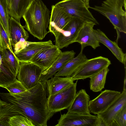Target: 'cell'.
Returning <instances> with one entry per match:
<instances>
[{"label":"cell","instance_id":"obj_1","mask_svg":"<svg viewBox=\"0 0 126 126\" xmlns=\"http://www.w3.org/2000/svg\"><path fill=\"white\" fill-rule=\"evenodd\" d=\"M46 81L16 94L0 92L3 101L14 105L29 119L35 126H46L48 120L54 113L49 110L47 105V93Z\"/></svg>","mask_w":126,"mask_h":126},{"label":"cell","instance_id":"obj_2","mask_svg":"<svg viewBox=\"0 0 126 126\" xmlns=\"http://www.w3.org/2000/svg\"><path fill=\"white\" fill-rule=\"evenodd\" d=\"M50 12L41 0H32L22 17L25 24L23 26L34 37L42 40L49 32Z\"/></svg>","mask_w":126,"mask_h":126},{"label":"cell","instance_id":"obj_3","mask_svg":"<svg viewBox=\"0 0 126 126\" xmlns=\"http://www.w3.org/2000/svg\"><path fill=\"white\" fill-rule=\"evenodd\" d=\"M91 8L106 17L116 31L117 40L120 32L126 33V0H105L100 6Z\"/></svg>","mask_w":126,"mask_h":126},{"label":"cell","instance_id":"obj_4","mask_svg":"<svg viewBox=\"0 0 126 126\" xmlns=\"http://www.w3.org/2000/svg\"><path fill=\"white\" fill-rule=\"evenodd\" d=\"M89 0H63L55 5L61 8L71 17L85 22L99 23L89 11Z\"/></svg>","mask_w":126,"mask_h":126},{"label":"cell","instance_id":"obj_5","mask_svg":"<svg viewBox=\"0 0 126 126\" xmlns=\"http://www.w3.org/2000/svg\"><path fill=\"white\" fill-rule=\"evenodd\" d=\"M77 82V80L63 90L48 96L47 105L51 112L54 113L69 107L76 93Z\"/></svg>","mask_w":126,"mask_h":126},{"label":"cell","instance_id":"obj_6","mask_svg":"<svg viewBox=\"0 0 126 126\" xmlns=\"http://www.w3.org/2000/svg\"><path fill=\"white\" fill-rule=\"evenodd\" d=\"M49 40L44 42L27 41L18 44L13 48L14 54L20 62H29L32 58L39 52L54 46Z\"/></svg>","mask_w":126,"mask_h":126},{"label":"cell","instance_id":"obj_7","mask_svg":"<svg viewBox=\"0 0 126 126\" xmlns=\"http://www.w3.org/2000/svg\"><path fill=\"white\" fill-rule=\"evenodd\" d=\"M111 64L109 59L102 56L88 59L80 66L71 77L74 81L90 78Z\"/></svg>","mask_w":126,"mask_h":126},{"label":"cell","instance_id":"obj_8","mask_svg":"<svg viewBox=\"0 0 126 126\" xmlns=\"http://www.w3.org/2000/svg\"><path fill=\"white\" fill-rule=\"evenodd\" d=\"M84 22L77 18L71 17L66 25L55 34V45L60 49L74 42Z\"/></svg>","mask_w":126,"mask_h":126},{"label":"cell","instance_id":"obj_9","mask_svg":"<svg viewBox=\"0 0 126 126\" xmlns=\"http://www.w3.org/2000/svg\"><path fill=\"white\" fill-rule=\"evenodd\" d=\"M44 71L32 63L19 62L17 79L27 89H30L41 81V74Z\"/></svg>","mask_w":126,"mask_h":126},{"label":"cell","instance_id":"obj_10","mask_svg":"<svg viewBox=\"0 0 126 126\" xmlns=\"http://www.w3.org/2000/svg\"><path fill=\"white\" fill-rule=\"evenodd\" d=\"M56 126H103L99 118L90 114H82L67 112L61 114Z\"/></svg>","mask_w":126,"mask_h":126},{"label":"cell","instance_id":"obj_11","mask_svg":"<svg viewBox=\"0 0 126 126\" xmlns=\"http://www.w3.org/2000/svg\"><path fill=\"white\" fill-rule=\"evenodd\" d=\"M120 92L105 90L96 98L89 101V108L90 112L97 115L106 110L117 98Z\"/></svg>","mask_w":126,"mask_h":126},{"label":"cell","instance_id":"obj_12","mask_svg":"<svg viewBox=\"0 0 126 126\" xmlns=\"http://www.w3.org/2000/svg\"><path fill=\"white\" fill-rule=\"evenodd\" d=\"M124 80L122 92L106 110L97 115L103 126H111L116 116L126 106V80Z\"/></svg>","mask_w":126,"mask_h":126},{"label":"cell","instance_id":"obj_13","mask_svg":"<svg viewBox=\"0 0 126 126\" xmlns=\"http://www.w3.org/2000/svg\"><path fill=\"white\" fill-rule=\"evenodd\" d=\"M96 25L92 22H85L79 30L74 42L79 43L81 49L90 46L94 49L100 46L99 42L94 31L93 27Z\"/></svg>","mask_w":126,"mask_h":126},{"label":"cell","instance_id":"obj_14","mask_svg":"<svg viewBox=\"0 0 126 126\" xmlns=\"http://www.w3.org/2000/svg\"><path fill=\"white\" fill-rule=\"evenodd\" d=\"M62 52L56 45L42 50L36 54L30 62L39 66L44 70L50 67Z\"/></svg>","mask_w":126,"mask_h":126},{"label":"cell","instance_id":"obj_15","mask_svg":"<svg viewBox=\"0 0 126 126\" xmlns=\"http://www.w3.org/2000/svg\"><path fill=\"white\" fill-rule=\"evenodd\" d=\"M71 17L60 7L55 5H52L48 31L54 35L64 27Z\"/></svg>","mask_w":126,"mask_h":126},{"label":"cell","instance_id":"obj_16","mask_svg":"<svg viewBox=\"0 0 126 126\" xmlns=\"http://www.w3.org/2000/svg\"><path fill=\"white\" fill-rule=\"evenodd\" d=\"M75 54L73 50L62 52L52 65L42 72L41 76V81H46L52 77L68 61L75 57Z\"/></svg>","mask_w":126,"mask_h":126},{"label":"cell","instance_id":"obj_17","mask_svg":"<svg viewBox=\"0 0 126 126\" xmlns=\"http://www.w3.org/2000/svg\"><path fill=\"white\" fill-rule=\"evenodd\" d=\"M90 96L85 89H81L76 93L67 112L82 114H90L89 108Z\"/></svg>","mask_w":126,"mask_h":126},{"label":"cell","instance_id":"obj_18","mask_svg":"<svg viewBox=\"0 0 126 126\" xmlns=\"http://www.w3.org/2000/svg\"><path fill=\"white\" fill-rule=\"evenodd\" d=\"M8 27L10 41L12 47L19 42L27 41L29 37L27 32L19 22L12 17L9 20Z\"/></svg>","mask_w":126,"mask_h":126},{"label":"cell","instance_id":"obj_19","mask_svg":"<svg viewBox=\"0 0 126 126\" xmlns=\"http://www.w3.org/2000/svg\"><path fill=\"white\" fill-rule=\"evenodd\" d=\"M99 43L107 47L116 58L126 66V55L118 46L117 42L110 39L100 29L94 30Z\"/></svg>","mask_w":126,"mask_h":126},{"label":"cell","instance_id":"obj_20","mask_svg":"<svg viewBox=\"0 0 126 126\" xmlns=\"http://www.w3.org/2000/svg\"><path fill=\"white\" fill-rule=\"evenodd\" d=\"M83 50L81 49L78 55L68 61L54 75L62 77L71 76L80 66L88 59L83 53Z\"/></svg>","mask_w":126,"mask_h":126},{"label":"cell","instance_id":"obj_21","mask_svg":"<svg viewBox=\"0 0 126 126\" xmlns=\"http://www.w3.org/2000/svg\"><path fill=\"white\" fill-rule=\"evenodd\" d=\"M71 76H55L46 81L48 96L54 94L74 83Z\"/></svg>","mask_w":126,"mask_h":126},{"label":"cell","instance_id":"obj_22","mask_svg":"<svg viewBox=\"0 0 126 126\" xmlns=\"http://www.w3.org/2000/svg\"><path fill=\"white\" fill-rule=\"evenodd\" d=\"M2 63L13 74L17 76L19 62L12 52L8 49H3L1 52Z\"/></svg>","mask_w":126,"mask_h":126},{"label":"cell","instance_id":"obj_23","mask_svg":"<svg viewBox=\"0 0 126 126\" xmlns=\"http://www.w3.org/2000/svg\"><path fill=\"white\" fill-rule=\"evenodd\" d=\"M32 0H11V7L8 11L10 16L20 22V19Z\"/></svg>","mask_w":126,"mask_h":126},{"label":"cell","instance_id":"obj_24","mask_svg":"<svg viewBox=\"0 0 126 126\" xmlns=\"http://www.w3.org/2000/svg\"><path fill=\"white\" fill-rule=\"evenodd\" d=\"M108 67L104 68L90 78V89L95 92L101 91L104 88Z\"/></svg>","mask_w":126,"mask_h":126},{"label":"cell","instance_id":"obj_25","mask_svg":"<svg viewBox=\"0 0 126 126\" xmlns=\"http://www.w3.org/2000/svg\"><path fill=\"white\" fill-rule=\"evenodd\" d=\"M17 115H23L22 112L15 106L0 98V122Z\"/></svg>","mask_w":126,"mask_h":126},{"label":"cell","instance_id":"obj_26","mask_svg":"<svg viewBox=\"0 0 126 126\" xmlns=\"http://www.w3.org/2000/svg\"><path fill=\"white\" fill-rule=\"evenodd\" d=\"M10 17L7 0H0V20L10 40L8 27Z\"/></svg>","mask_w":126,"mask_h":126},{"label":"cell","instance_id":"obj_27","mask_svg":"<svg viewBox=\"0 0 126 126\" xmlns=\"http://www.w3.org/2000/svg\"><path fill=\"white\" fill-rule=\"evenodd\" d=\"M0 68L1 71H0V87H3L13 82L16 79V76L2 63Z\"/></svg>","mask_w":126,"mask_h":126},{"label":"cell","instance_id":"obj_28","mask_svg":"<svg viewBox=\"0 0 126 126\" xmlns=\"http://www.w3.org/2000/svg\"><path fill=\"white\" fill-rule=\"evenodd\" d=\"M8 120L9 126H35L29 119L21 115L12 116Z\"/></svg>","mask_w":126,"mask_h":126},{"label":"cell","instance_id":"obj_29","mask_svg":"<svg viewBox=\"0 0 126 126\" xmlns=\"http://www.w3.org/2000/svg\"><path fill=\"white\" fill-rule=\"evenodd\" d=\"M8 49L14 52L8 35L0 20V51Z\"/></svg>","mask_w":126,"mask_h":126},{"label":"cell","instance_id":"obj_30","mask_svg":"<svg viewBox=\"0 0 126 126\" xmlns=\"http://www.w3.org/2000/svg\"><path fill=\"white\" fill-rule=\"evenodd\" d=\"M2 88L6 89L10 93L12 94L19 93L27 90L21 83L17 79L13 83L5 86Z\"/></svg>","mask_w":126,"mask_h":126},{"label":"cell","instance_id":"obj_31","mask_svg":"<svg viewBox=\"0 0 126 126\" xmlns=\"http://www.w3.org/2000/svg\"><path fill=\"white\" fill-rule=\"evenodd\" d=\"M126 126V106H124L114 119L111 126Z\"/></svg>","mask_w":126,"mask_h":126},{"label":"cell","instance_id":"obj_32","mask_svg":"<svg viewBox=\"0 0 126 126\" xmlns=\"http://www.w3.org/2000/svg\"><path fill=\"white\" fill-rule=\"evenodd\" d=\"M8 119L4 120L0 122V126H9Z\"/></svg>","mask_w":126,"mask_h":126},{"label":"cell","instance_id":"obj_33","mask_svg":"<svg viewBox=\"0 0 126 126\" xmlns=\"http://www.w3.org/2000/svg\"><path fill=\"white\" fill-rule=\"evenodd\" d=\"M8 4V11L10 9L11 6V0H7Z\"/></svg>","mask_w":126,"mask_h":126},{"label":"cell","instance_id":"obj_34","mask_svg":"<svg viewBox=\"0 0 126 126\" xmlns=\"http://www.w3.org/2000/svg\"><path fill=\"white\" fill-rule=\"evenodd\" d=\"M1 63H2L1 52L0 51V71H1V69L0 68Z\"/></svg>","mask_w":126,"mask_h":126},{"label":"cell","instance_id":"obj_35","mask_svg":"<svg viewBox=\"0 0 126 126\" xmlns=\"http://www.w3.org/2000/svg\"></svg>","mask_w":126,"mask_h":126}]
</instances>
